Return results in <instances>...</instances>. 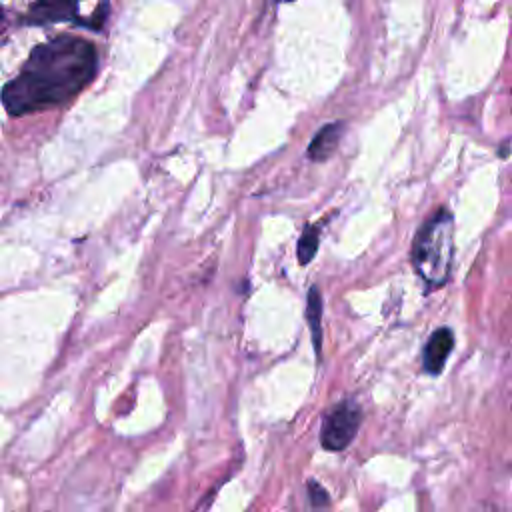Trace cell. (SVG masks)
<instances>
[{
    "label": "cell",
    "mask_w": 512,
    "mask_h": 512,
    "mask_svg": "<svg viewBox=\"0 0 512 512\" xmlns=\"http://www.w3.org/2000/svg\"><path fill=\"white\" fill-rule=\"evenodd\" d=\"M342 134H344V124L342 122H328V124H324L316 134H314V138H312V142L308 144V158L312 160V162H324V160H328L334 152H336V148H338V144H340V140H342Z\"/></svg>",
    "instance_id": "6"
},
{
    "label": "cell",
    "mask_w": 512,
    "mask_h": 512,
    "mask_svg": "<svg viewBox=\"0 0 512 512\" xmlns=\"http://www.w3.org/2000/svg\"><path fill=\"white\" fill-rule=\"evenodd\" d=\"M362 424V408L354 400H342L336 404L322 422L320 444L328 452H342L354 440Z\"/></svg>",
    "instance_id": "3"
},
{
    "label": "cell",
    "mask_w": 512,
    "mask_h": 512,
    "mask_svg": "<svg viewBox=\"0 0 512 512\" xmlns=\"http://www.w3.org/2000/svg\"><path fill=\"white\" fill-rule=\"evenodd\" d=\"M2 26H4V10L0 8V30H2Z\"/></svg>",
    "instance_id": "11"
},
{
    "label": "cell",
    "mask_w": 512,
    "mask_h": 512,
    "mask_svg": "<svg viewBox=\"0 0 512 512\" xmlns=\"http://www.w3.org/2000/svg\"><path fill=\"white\" fill-rule=\"evenodd\" d=\"M318 242H320V232L316 226H306L302 230V236L298 240V246H296V256H298V262L302 266L310 264L312 258L316 256L318 252Z\"/></svg>",
    "instance_id": "8"
},
{
    "label": "cell",
    "mask_w": 512,
    "mask_h": 512,
    "mask_svg": "<svg viewBox=\"0 0 512 512\" xmlns=\"http://www.w3.org/2000/svg\"><path fill=\"white\" fill-rule=\"evenodd\" d=\"M306 320H308V328H310V334H312L314 350L320 358V354H322V294H320L318 286H312L308 290Z\"/></svg>",
    "instance_id": "7"
},
{
    "label": "cell",
    "mask_w": 512,
    "mask_h": 512,
    "mask_svg": "<svg viewBox=\"0 0 512 512\" xmlns=\"http://www.w3.org/2000/svg\"><path fill=\"white\" fill-rule=\"evenodd\" d=\"M80 4L82 0H38L26 12L24 22L28 26H40V24H52V22H74L78 26L92 28V22L80 12Z\"/></svg>",
    "instance_id": "4"
},
{
    "label": "cell",
    "mask_w": 512,
    "mask_h": 512,
    "mask_svg": "<svg viewBox=\"0 0 512 512\" xmlns=\"http://www.w3.org/2000/svg\"><path fill=\"white\" fill-rule=\"evenodd\" d=\"M454 258V218L446 208L430 214L412 242V266L422 282L436 290L450 280Z\"/></svg>",
    "instance_id": "2"
},
{
    "label": "cell",
    "mask_w": 512,
    "mask_h": 512,
    "mask_svg": "<svg viewBox=\"0 0 512 512\" xmlns=\"http://www.w3.org/2000/svg\"><path fill=\"white\" fill-rule=\"evenodd\" d=\"M282 2H290V0H282Z\"/></svg>",
    "instance_id": "12"
},
{
    "label": "cell",
    "mask_w": 512,
    "mask_h": 512,
    "mask_svg": "<svg viewBox=\"0 0 512 512\" xmlns=\"http://www.w3.org/2000/svg\"><path fill=\"white\" fill-rule=\"evenodd\" d=\"M98 56L92 42L58 36L36 46L20 74L2 88L8 114L22 116L72 100L96 76Z\"/></svg>",
    "instance_id": "1"
},
{
    "label": "cell",
    "mask_w": 512,
    "mask_h": 512,
    "mask_svg": "<svg viewBox=\"0 0 512 512\" xmlns=\"http://www.w3.org/2000/svg\"><path fill=\"white\" fill-rule=\"evenodd\" d=\"M306 488H308L310 504H312L314 508H322V506H326V504L330 502V496H328L326 488H324L320 482H316L314 478H310V480L306 482Z\"/></svg>",
    "instance_id": "9"
},
{
    "label": "cell",
    "mask_w": 512,
    "mask_h": 512,
    "mask_svg": "<svg viewBox=\"0 0 512 512\" xmlns=\"http://www.w3.org/2000/svg\"><path fill=\"white\" fill-rule=\"evenodd\" d=\"M454 348V332L448 326L434 330L422 350V364L428 374H440Z\"/></svg>",
    "instance_id": "5"
},
{
    "label": "cell",
    "mask_w": 512,
    "mask_h": 512,
    "mask_svg": "<svg viewBox=\"0 0 512 512\" xmlns=\"http://www.w3.org/2000/svg\"><path fill=\"white\" fill-rule=\"evenodd\" d=\"M500 156H502V158L508 156V142H504V146L500 148Z\"/></svg>",
    "instance_id": "10"
}]
</instances>
